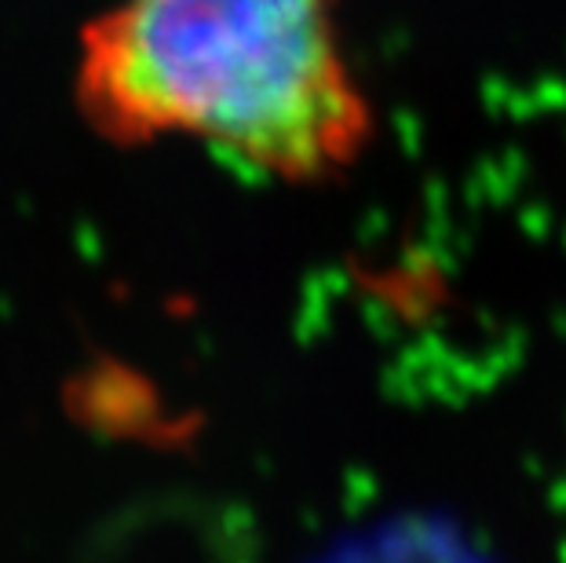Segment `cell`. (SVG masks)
Masks as SVG:
<instances>
[{"label": "cell", "mask_w": 566, "mask_h": 563, "mask_svg": "<svg viewBox=\"0 0 566 563\" xmlns=\"http://www.w3.org/2000/svg\"><path fill=\"white\" fill-rule=\"evenodd\" d=\"M344 0H106L81 27L74 100L114 147L195 143L271 184H336L373 143Z\"/></svg>", "instance_id": "cell-1"}]
</instances>
